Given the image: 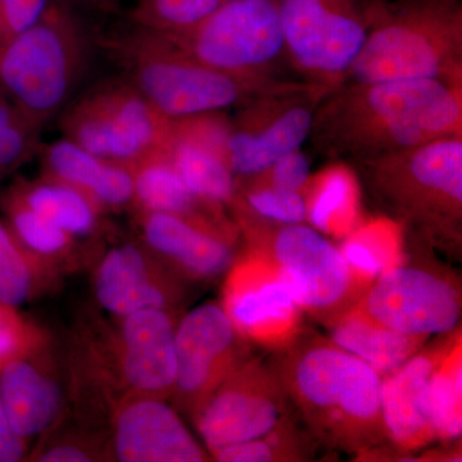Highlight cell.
I'll return each mask as SVG.
<instances>
[{
    "label": "cell",
    "instance_id": "cell-1",
    "mask_svg": "<svg viewBox=\"0 0 462 462\" xmlns=\"http://www.w3.org/2000/svg\"><path fill=\"white\" fill-rule=\"evenodd\" d=\"M462 134V84H340L322 98L309 141L346 163L375 160Z\"/></svg>",
    "mask_w": 462,
    "mask_h": 462
},
{
    "label": "cell",
    "instance_id": "cell-2",
    "mask_svg": "<svg viewBox=\"0 0 462 462\" xmlns=\"http://www.w3.org/2000/svg\"><path fill=\"white\" fill-rule=\"evenodd\" d=\"M367 23L340 84H462V0H369Z\"/></svg>",
    "mask_w": 462,
    "mask_h": 462
},
{
    "label": "cell",
    "instance_id": "cell-3",
    "mask_svg": "<svg viewBox=\"0 0 462 462\" xmlns=\"http://www.w3.org/2000/svg\"><path fill=\"white\" fill-rule=\"evenodd\" d=\"M351 166L392 217L427 236H460L462 134Z\"/></svg>",
    "mask_w": 462,
    "mask_h": 462
},
{
    "label": "cell",
    "instance_id": "cell-4",
    "mask_svg": "<svg viewBox=\"0 0 462 462\" xmlns=\"http://www.w3.org/2000/svg\"><path fill=\"white\" fill-rule=\"evenodd\" d=\"M124 54L127 81L170 123L238 109L258 94L284 84L225 74L188 56L160 33L144 30L127 42Z\"/></svg>",
    "mask_w": 462,
    "mask_h": 462
},
{
    "label": "cell",
    "instance_id": "cell-5",
    "mask_svg": "<svg viewBox=\"0 0 462 462\" xmlns=\"http://www.w3.org/2000/svg\"><path fill=\"white\" fill-rule=\"evenodd\" d=\"M88 54L83 30L60 5H51L38 23L11 39L0 57V79L33 127L65 107Z\"/></svg>",
    "mask_w": 462,
    "mask_h": 462
},
{
    "label": "cell",
    "instance_id": "cell-6",
    "mask_svg": "<svg viewBox=\"0 0 462 462\" xmlns=\"http://www.w3.org/2000/svg\"><path fill=\"white\" fill-rule=\"evenodd\" d=\"M160 35L203 65L236 78L300 81L289 62L278 0H227L189 32Z\"/></svg>",
    "mask_w": 462,
    "mask_h": 462
},
{
    "label": "cell",
    "instance_id": "cell-7",
    "mask_svg": "<svg viewBox=\"0 0 462 462\" xmlns=\"http://www.w3.org/2000/svg\"><path fill=\"white\" fill-rule=\"evenodd\" d=\"M288 380L297 402L331 436L361 442L384 430L382 376L339 346L306 349L291 365Z\"/></svg>",
    "mask_w": 462,
    "mask_h": 462
},
{
    "label": "cell",
    "instance_id": "cell-8",
    "mask_svg": "<svg viewBox=\"0 0 462 462\" xmlns=\"http://www.w3.org/2000/svg\"><path fill=\"white\" fill-rule=\"evenodd\" d=\"M63 135L94 156L126 167L165 147L171 123L129 81L97 85L63 111Z\"/></svg>",
    "mask_w": 462,
    "mask_h": 462
},
{
    "label": "cell",
    "instance_id": "cell-9",
    "mask_svg": "<svg viewBox=\"0 0 462 462\" xmlns=\"http://www.w3.org/2000/svg\"><path fill=\"white\" fill-rule=\"evenodd\" d=\"M278 5L294 75L329 93L363 48L369 0H278Z\"/></svg>",
    "mask_w": 462,
    "mask_h": 462
},
{
    "label": "cell",
    "instance_id": "cell-10",
    "mask_svg": "<svg viewBox=\"0 0 462 462\" xmlns=\"http://www.w3.org/2000/svg\"><path fill=\"white\" fill-rule=\"evenodd\" d=\"M328 91L291 81L258 94L229 120L226 160L236 179H254L279 158L302 148Z\"/></svg>",
    "mask_w": 462,
    "mask_h": 462
},
{
    "label": "cell",
    "instance_id": "cell-11",
    "mask_svg": "<svg viewBox=\"0 0 462 462\" xmlns=\"http://www.w3.org/2000/svg\"><path fill=\"white\" fill-rule=\"evenodd\" d=\"M363 314L398 333L427 338L455 329L460 300L457 291L434 273L393 267L378 276L365 298Z\"/></svg>",
    "mask_w": 462,
    "mask_h": 462
},
{
    "label": "cell",
    "instance_id": "cell-12",
    "mask_svg": "<svg viewBox=\"0 0 462 462\" xmlns=\"http://www.w3.org/2000/svg\"><path fill=\"white\" fill-rule=\"evenodd\" d=\"M276 278L298 307L322 311L342 302L351 287V269L342 251L320 230L305 224L282 225L272 238Z\"/></svg>",
    "mask_w": 462,
    "mask_h": 462
},
{
    "label": "cell",
    "instance_id": "cell-13",
    "mask_svg": "<svg viewBox=\"0 0 462 462\" xmlns=\"http://www.w3.org/2000/svg\"><path fill=\"white\" fill-rule=\"evenodd\" d=\"M236 339L230 316L215 303L197 307L182 319L175 329V388L185 402L199 406L231 375Z\"/></svg>",
    "mask_w": 462,
    "mask_h": 462
},
{
    "label": "cell",
    "instance_id": "cell-14",
    "mask_svg": "<svg viewBox=\"0 0 462 462\" xmlns=\"http://www.w3.org/2000/svg\"><path fill=\"white\" fill-rule=\"evenodd\" d=\"M199 409L197 428L211 452L267 438L282 418L273 385L256 373L227 376Z\"/></svg>",
    "mask_w": 462,
    "mask_h": 462
},
{
    "label": "cell",
    "instance_id": "cell-15",
    "mask_svg": "<svg viewBox=\"0 0 462 462\" xmlns=\"http://www.w3.org/2000/svg\"><path fill=\"white\" fill-rule=\"evenodd\" d=\"M224 114L171 123L163 153L191 193L214 207L233 202L236 179L226 160L229 120Z\"/></svg>",
    "mask_w": 462,
    "mask_h": 462
},
{
    "label": "cell",
    "instance_id": "cell-16",
    "mask_svg": "<svg viewBox=\"0 0 462 462\" xmlns=\"http://www.w3.org/2000/svg\"><path fill=\"white\" fill-rule=\"evenodd\" d=\"M115 451L123 462H202L207 457L178 413L153 397L134 401L118 413Z\"/></svg>",
    "mask_w": 462,
    "mask_h": 462
},
{
    "label": "cell",
    "instance_id": "cell-17",
    "mask_svg": "<svg viewBox=\"0 0 462 462\" xmlns=\"http://www.w3.org/2000/svg\"><path fill=\"white\" fill-rule=\"evenodd\" d=\"M121 327V369L138 393L156 396L175 388L178 375L175 327L166 310L125 316Z\"/></svg>",
    "mask_w": 462,
    "mask_h": 462
},
{
    "label": "cell",
    "instance_id": "cell-18",
    "mask_svg": "<svg viewBox=\"0 0 462 462\" xmlns=\"http://www.w3.org/2000/svg\"><path fill=\"white\" fill-rule=\"evenodd\" d=\"M141 226L152 251L194 278H212L231 263V249L209 220L142 212Z\"/></svg>",
    "mask_w": 462,
    "mask_h": 462
},
{
    "label": "cell",
    "instance_id": "cell-19",
    "mask_svg": "<svg viewBox=\"0 0 462 462\" xmlns=\"http://www.w3.org/2000/svg\"><path fill=\"white\" fill-rule=\"evenodd\" d=\"M96 294L100 305L116 316L143 310H166L170 294L147 254L135 245L109 251L99 264Z\"/></svg>",
    "mask_w": 462,
    "mask_h": 462
},
{
    "label": "cell",
    "instance_id": "cell-20",
    "mask_svg": "<svg viewBox=\"0 0 462 462\" xmlns=\"http://www.w3.org/2000/svg\"><path fill=\"white\" fill-rule=\"evenodd\" d=\"M431 356H413L396 372L382 380L380 407L385 434L396 445L416 448L434 437L427 415V389L437 369Z\"/></svg>",
    "mask_w": 462,
    "mask_h": 462
},
{
    "label": "cell",
    "instance_id": "cell-21",
    "mask_svg": "<svg viewBox=\"0 0 462 462\" xmlns=\"http://www.w3.org/2000/svg\"><path fill=\"white\" fill-rule=\"evenodd\" d=\"M42 161L48 178L83 191L99 207L121 208L133 203L129 167L94 156L67 138L48 145Z\"/></svg>",
    "mask_w": 462,
    "mask_h": 462
},
{
    "label": "cell",
    "instance_id": "cell-22",
    "mask_svg": "<svg viewBox=\"0 0 462 462\" xmlns=\"http://www.w3.org/2000/svg\"><path fill=\"white\" fill-rule=\"evenodd\" d=\"M0 401L14 430L26 439L53 424L60 393L27 358H18L0 370Z\"/></svg>",
    "mask_w": 462,
    "mask_h": 462
},
{
    "label": "cell",
    "instance_id": "cell-23",
    "mask_svg": "<svg viewBox=\"0 0 462 462\" xmlns=\"http://www.w3.org/2000/svg\"><path fill=\"white\" fill-rule=\"evenodd\" d=\"M134 181V200L142 212H163L209 220L216 207L191 193L162 149L129 167Z\"/></svg>",
    "mask_w": 462,
    "mask_h": 462
},
{
    "label": "cell",
    "instance_id": "cell-24",
    "mask_svg": "<svg viewBox=\"0 0 462 462\" xmlns=\"http://www.w3.org/2000/svg\"><path fill=\"white\" fill-rule=\"evenodd\" d=\"M331 337L337 346L363 360L380 376L400 369L425 339L389 329L364 314L345 319L334 328Z\"/></svg>",
    "mask_w": 462,
    "mask_h": 462
},
{
    "label": "cell",
    "instance_id": "cell-25",
    "mask_svg": "<svg viewBox=\"0 0 462 462\" xmlns=\"http://www.w3.org/2000/svg\"><path fill=\"white\" fill-rule=\"evenodd\" d=\"M297 307L291 291L276 276L261 284H245L234 276L224 309L236 330L260 334L293 320Z\"/></svg>",
    "mask_w": 462,
    "mask_h": 462
},
{
    "label": "cell",
    "instance_id": "cell-26",
    "mask_svg": "<svg viewBox=\"0 0 462 462\" xmlns=\"http://www.w3.org/2000/svg\"><path fill=\"white\" fill-rule=\"evenodd\" d=\"M14 196L74 238L91 236L98 227L100 207L65 182L47 178L26 185Z\"/></svg>",
    "mask_w": 462,
    "mask_h": 462
},
{
    "label": "cell",
    "instance_id": "cell-27",
    "mask_svg": "<svg viewBox=\"0 0 462 462\" xmlns=\"http://www.w3.org/2000/svg\"><path fill=\"white\" fill-rule=\"evenodd\" d=\"M462 365L460 354L438 365L427 389V415L434 437L457 439L462 433Z\"/></svg>",
    "mask_w": 462,
    "mask_h": 462
},
{
    "label": "cell",
    "instance_id": "cell-28",
    "mask_svg": "<svg viewBox=\"0 0 462 462\" xmlns=\"http://www.w3.org/2000/svg\"><path fill=\"white\" fill-rule=\"evenodd\" d=\"M227 0H139L133 20L144 32L181 33L205 23Z\"/></svg>",
    "mask_w": 462,
    "mask_h": 462
},
{
    "label": "cell",
    "instance_id": "cell-29",
    "mask_svg": "<svg viewBox=\"0 0 462 462\" xmlns=\"http://www.w3.org/2000/svg\"><path fill=\"white\" fill-rule=\"evenodd\" d=\"M38 263L11 227L0 223V302L17 307L32 297L38 287Z\"/></svg>",
    "mask_w": 462,
    "mask_h": 462
},
{
    "label": "cell",
    "instance_id": "cell-30",
    "mask_svg": "<svg viewBox=\"0 0 462 462\" xmlns=\"http://www.w3.org/2000/svg\"><path fill=\"white\" fill-rule=\"evenodd\" d=\"M8 215L14 236L39 260L42 257L51 260L65 257L74 247V236L32 211L16 196L9 199Z\"/></svg>",
    "mask_w": 462,
    "mask_h": 462
},
{
    "label": "cell",
    "instance_id": "cell-31",
    "mask_svg": "<svg viewBox=\"0 0 462 462\" xmlns=\"http://www.w3.org/2000/svg\"><path fill=\"white\" fill-rule=\"evenodd\" d=\"M249 214L281 225L303 224L309 217V205L300 191L278 189L254 182L245 193Z\"/></svg>",
    "mask_w": 462,
    "mask_h": 462
},
{
    "label": "cell",
    "instance_id": "cell-32",
    "mask_svg": "<svg viewBox=\"0 0 462 462\" xmlns=\"http://www.w3.org/2000/svg\"><path fill=\"white\" fill-rule=\"evenodd\" d=\"M39 343L32 325L14 307L0 302V370L18 358H27Z\"/></svg>",
    "mask_w": 462,
    "mask_h": 462
},
{
    "label": "cell",
    "instance_id": "cell-33",
    "mask_svg": "<svg viewBox=\"0 0 462 462\" xmlns=\"http://www.w3.org/2000/svg\"><path fill=\"white\" fill-rule=\"evenodd\" d=\"M311 165L302 148L285 154L273 163L266 171L254 178L258 184L270 185L278 189L300 191L310 180Z\"/></svg>",
    "mask_w": 462,
    "mask_h": 462
},
{
    "label": "cell",
    "instance_id": "cell-34",
    "mask_svg": "<svg viewBox=\"0 0 462 462\" xmlns=\"http://www.w3.org/2000/svg\"><path fill=\"white\" fill-rule=\"evenodd\" d=\"M29 123L25 117L18 120L7 106L0 103V167H11L20 162L26 156L32 136L29 135L32 126H25Z\"/></svg>",
    "mask_w": 462,
    "mask_h": 462
},
{
    "label": "cell",
    "instance_id": "cell-35",
    "mask_svg": "<svg viewBox=\"0 0 462 462\" xmlns=\"http://www.w3.org/2000/svg\"><path fill=\"white\" fill-rule=\"evenodd\" d=\"M51 5V0H0V29L16 38L38 23Z\"/></svg>",
    "mask_w": 462,
    "mask_h": 462
},
{
    "label": "cell",
    "instance_id": "cell-36",
    "mask_svg": "<svg viewBox=\"0 0 462 462\" xmlns=\"http://www.w3.org/2000/svg\"><path fill=\"white\" fill-rule=\"evenodd\" d=\"M348 185L340 175H333L322 185V189L309 208V217L315 229H329L331 217L346 202Z\"/></svg>",
    "mask_w": 462,
    "mask_h": 462
},
{
    "label": "cell",
    "instance_id": "cell-37",
    "mask_svg": "<svg viewBox=\"0 0 462 462\" xmlns=\"http://www.w3.org/2000/svg\"><path fill=\"white\" fill-rule=\"evenodd\" d=\"M279 447L266 440H247V442L236 443L212 451L216 460L221 462H270L275 460L276 449Z\"/></svg>",
    "mask_w": 462,
    "mask_h": 462
},
{
    "label": "cell",
    "instance_id": "cell-38",
    "mask_svg": "<svg viewBox=\"0 0 462 462\" xmlns=\"http://www.w3.org/2000/svg\"><path fill=\"white\" fill-rule=\"evenodd\" d=\"M342 254L349 267H355L364 275L378 278L380 273L385 272V263L382 254L365 240H349L343 247Z\"/></svg>",
    "mask_w": 462,
    "mask_h": 462
},
{
    "label": "cell",
    "instance_id": "cell-39",
    "mask_svg": "<svg viewBox=\"0 0 462 462\" xmlns=\"http://www.w3.org/2000/svg\"><path fill=\"white\" fill-rule=\"evenodd\" d=\"M42 462H88L91 461L90 456L72 445L51 447L48 451L42 452L38 458Z\"/></svg>",
    "mask_w": 462,
    "mask_h": 462
},
{
    "label": "cell",
    "instance_id": "cell-40",
    "mask_svg": "<svg viewBox=\"0 0 462 462\" xmlns=\"http://www.w3.org/2000/svg\"><path fill=\"white\" fill-rule=\"evenodd\" d=\"M25 454V438L0 437V462L20 461Z\"/></svg>",
    "mask_w": 462,
    "mask_h": 462
},
{
    "label": "cell",
    "instance_id": "cell-41",
    "mask_svg": "<svg viewBox=\"0 0 462 462\" xmlns=\"http://www.w3.org/2000/svg\"><path fill=\"white\" fill-rule=\"evenodd\" d=\"M78 2L94 8H108L114 5L117 0H78Z\"/></svg>",
    "mask_w": 462,
    "mask_h": 462
}]
</instances>
